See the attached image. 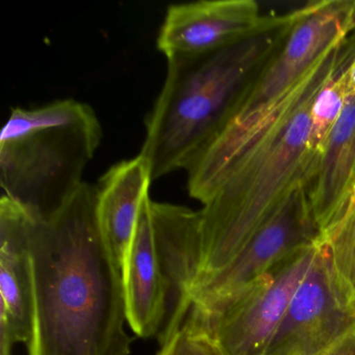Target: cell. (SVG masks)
<instances>
[{
    "label": "cell",
    "instance_id": "cell-19",
    "mask_svg": "<svg viewBox=\"0 0 355 355\" xmlns=\"http://www.w3.org/2000/svg\"><path fill=\"white\" fill-rule=\"evenodd\" d=\"M320 355H355V331Z\"/></svg>",
    "mask_w": 355,
    "mask_h": 355
},
{
    "label": "cell",
    "instance_id": "cell-2",
    "mask_svg": "<svg viewBox=\"0 0 355 355\" xmlns=\"http://www.w3.org/2000/svg\"><path fill=\"white\" fill-rule=\"evenodd\" d=\"M346 42L322 55L230 155L199 211L198 282L226 267L295 191L311 184L320 159L311 140V105L322 87L354 57L355 46Z\"/></svg>",
    "mask_w": 355,
    "mask_h": 355
},
{
    "label": "cell",
    "instance_id": "cell-9",
    "mask_svg": "<svg viewBox=\"0 0 355 355\" xmlns=\"http://www.w3.org/2000/svg\"><path fill=\"white\" fill-rule=\"evenodd\" d=\"M151 220L164 290V320L157 340L164 346L193 306V290L202 271L199 211L151 201Z\"/></svg>",
    "mask_w": 355,
    "mask_h": 355
},
{
    "label": "cell",
    "instance_id": "cell-3",
    "mask_svg": "<svg viewBox=\"0 0 355 355\" xmlns=\"http://www.w3.org/2000/svg\"><path fill=\"white\" fill-rule=\"evenodd\" d=\"M292 18L291 12L265 31L219 51L167 60L165 83L147 116L140 153L153 180L192 165L279 44Z\"/></svg>",
    "mask_w": 355,
    "mask_h": 355
},
{
    "label": "cell",
    "instance_id": "cell-11",
    "mask_svg": "<svg viewBox=\"0 0 355 355\" xmlns=\"http://www.w3.org/2000/svg\"><path fill=\"white\" fill-rule=\"evenodd\" d=\"M31 214L3 195L0 199V315L15 342L28 343L32 327V282L28 257Z\"/></svg>",
    "mask_w": 355,
    "mask_h": 355
},
{
    "label": "cell",
    "instance_id": "cell-16",
    "mask_svg": "<svg viewBox=\"0 0 355 355\" xmlns=\"http://www.w3.org/2000/svg\"><path fill=\"white\" fill-rule=\"evenodd\" d=\"M350 62L346 64L342 69L338 70L322 87L311 105V140H313V146L317 149L320 155H321L322 149H323L330 132L336 125L338 118L342 115L343 110H344L347 98H348L344 71Z\"/></svg>",
    "mask_w": 355,
    "mask_h": 355
},
{
    "label": "cell",
    "instance_id": "cell-6",
    "mask_svg": "<svg viewBox=\"0 0 355 355\" xmlns=\"http://www.w3.org/2000/svg\"><path fill=\"white\" fill-rule=\"evenodd\" d=\"M319 247L320 240L295 251L230 298L194 303L184 323L207 336L221 355H267L288 303Z\"/></svg>",
    "mask_w": 355,
    "mask_h": 355
},
{
    "label": "cell",
    "instance_id": "cell-5",
    "mask_svg": "<svg viewBox=\"0 0 355 355\" xmlns=\"http://www.w3.org/2000/svg\"><path fill=\"white\" fill-rule=\"evenodd\" d=\"M352 0H321L293 12L279 44L245 86L221 130L198 155L211 165L232 153L304 78L330 49L347 38Z\"/></svg>",
    "mask_w": 355,
    "mask_h": 355
},
{
    "label": "cell",
    "instance_id": "cell-10",
    "mask_svg": "<svg viewBox=\"0 0 355 355\" xmlns=\"http://www.w3.org/2000/svg\"><path fill=\"white\" fill-rule=\"evenodd\" d=\"M255 0H200L169 6L157 36L166 59L205 55L275 24Z\"/></svg>",
    "mask_w": 355,
    "mask_h": 355
},
{
    "label": "cell",
    "instance_id": "cell-15",
    "mask_svg": "<svg viewBox=\"0 0 355 355\" xmlns=\"http://www.w3.org/2000/svg\"><path fill=\"white\" fill-rule=\"evenodd\" d=\"M336 282L355 303V191L338 220L320 234Z\"/></svg>",
    "mask_w": 355,
    "mask_h": 355
},
{
    "label": "cell",
    "instance_id": "cell-1",
    "mask_svg": "<svg viewBox=\"0 0 355 355\" xmlns=\"http://www.w3.org/2000/svg\"><path fill=\"white\" fill-rule=\"evenodd\" d=\"M96 197L83 182L49 219L30 213L28 355H130L123 271L101 234Z\"/></svg>",
    "mask_w": 355,
    "mask_h": 355
},
{
    "label": "cell",
    "instance_id": "cell-17",
    "mask_svg": "<svg viewBox=\"0 0 355 355\" xmlns=\"http://www.w3.org/2000/svg\"><path fill=\"white\" fill-rule=\"evenodd\" d=\"M157 355H221L215 345L200 332L184 326L161 347Z\"/></svg>",
    "mask_w": 355,
    "mask_h": 355
},
{
    "label": "cell",
    "instance_id": "cell-13",
    "mask_svg": "<svg viewBox=\"0 0 355 355\" xmlns=\"http://www.w3.org/2000/svg\"><path fill=\"white\" fill-rule=\"evenodd\" d=\"M354 191L355 95L347 98L307 187L309 205L320 234L340 218Z\"/></svg>",
    "mask_w": 355,
    "mask_h": 355
},
{
    "label": "cell",
    "instance_id": "cell-21",
    "mask_svg": "<svg viewBox=\"0 0 355 355\" xmlns=\"http://www.w3.org/2000/svg\"><path fill=\"white\" fill-rule=\"evenodd\" d=\"M345 31H346L347 35L350 34L352 31H355V0H353L348 15H347Z\"/></svg>",
    "mask_w": 355,
    "mask_h": 355
},
{
    "label": "cell",
    "instance_id": "cell-20",
    "mask_svg": "<svg viewBox=\"0 0 355 355\" xmlns=\"http://www.w3.org/2000/svg\"><path fill=\"white\" fill-rule=\"evenodd\" d=\"M345 84H346L347 95H355V55L344 71Z\"/></svg>",
    "mask_w": 355,
    "mask_h": 355
},
{
    "label": "cell",
    "instance_id": "cell-4",
    "mask_svg": "<svg viewBox=\"0 0 355 355\" xmlns=\"http://www.w3.org/2000/svg\"><path fill=\"white\" fill-rule=\"evenodd\" d=\"M101 140V121L87 103L63 99L13 107L0 137L3 195L49 219L82 186Z\"/></svg>",
    "mask_w": 355,
    "mask_h": 355
},
{
    "label": "cell",
    "instance_id": "cell-12",
    "mask_svg": "<svg viewBox=\"0 0 355 355\" xmlns=\"http://www.w3.org/2000/svg\"><path fill=\"white\" fill-rule=\"evenodd\" d=\"M150 165L142 155L112 166L97 186L96 215L107 249L123 271L141 207L150 195Z\"/></svg>",
    "mask_w": 355,
    "mask_h": 355
},
{
    "label": "cell",
    "instance_id": "cell-18",
    "mask_svg": "<svg viewBox=\"0 0 355 355\" xmlns=\"http://www.w3.org/2000/svg\"><path fill=\"white\" fill-rule=\"evenodd\" d=\"M15 340L9 324L3 315H0V355H11Z\"/></svg>",
    "mask_w": 355,
    "mask_h": 355
},
{
    "label": "cell",
    "instance_id": "cell-8",
    "mask_svg": "<svg viewBox=\"0 0 355 355\" xmlns=\"http://www.w3.org/2000/svg\"><path fill=\"white\" fill-rule=\"evenodd\" d=\"M319 240L307 187H301L226 267L198 282L193 291V304L216 302L238 294L288 255Z\"/></svg>",
    "mask_w": 355,
    "mask_h": 355
},
{
    "label": "cell",
    "instance_id": "cell-14",
    "mask_svg": "<svg viewBox=\"0 0 355 355\" xmlns=\"http://www.w3.org/2000/svg\"><path fill=\"white\" fill-rule=\"evenodd\" d=\"M150 195L137 223L123 269L126 317L143 338L159 336L164 320V290L151 220Z\"/></svg>",
    "mask_w": 355,
    "mask_h": 355
},
{
    "label": "cell",
    "instance_id": "cell-7",
    "mask_svg": "<svg viewBox=\"0 0 355 355\" xmlns=\"http://www.w3.org/2000/svg\"><path fill=\"white\" fill-rule=\"evenodd\" d=\"M355 331V303L336 282L323 245L295 291L267 355H320Z\"/></svg>",
    "mask_w": 355,
    "mask_h": 355
}]
</instances>
